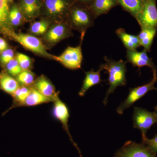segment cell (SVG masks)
Here are the masks:
<instances>
[{
  "label": "cell",
  "instance_id": "6da1fadb",
  "mask_svg": "<svg viewBox=\"0 0 157 157\" xmlns=\"http://www.w3.org/2000/svg\"><path fill=\"white\" fill-rule=\"evenodd\" d=\"M105 63L100 66L102 70L107 71L108 74V81L109 86L106 93V97L103 101L104 105L107 103V99L110 94L114 92L118 86L126 85V74L127 73V62L121 59L118 61L104 58Z\"/></svg>",
  "mask_w": 157,
  "mask_h": 157
},
{
  "label": "cell",
  "instance_id": "7a4b0ae2",
  "mask_svg": "<svg viewBox=\"0 0 157 157\" xmlns=\"http://www.w3.org/2000/svg\"><path fill=\"white\" fill-rule=\"evenodd\" d=\"M153 78L148 83L137 87L130 88L128 95L126 99L117 107V112L122 115L126 109L132 106L135 102L140 100L148 92L152 90H157L155 85L157 82V69L153 70Z\"/></svg>",
  "mask_w": 157,
  "mask_h": 157
},
{
  "label": "cell",
  "instance_id": "3957f363",
  "mask_svg": "<svg viewBox=\"0 0 157 157\" xmlns=\"http://www.w3.org/2000/svg\"><path fill=\"white\" fill-rule=\"evenodd\" d=\"M8 34L26 49L45 57L54 59L55 56L48 53L42 41L35 36L11 31Z\"/></svg>",
  "mask_w": 157,
  "mask_h": 157
},
{
  "label": "cell",
  "instance_id": "277c9868",
  "mask_svg": "<svg viewBox=\"0 0 157 157\" xmlns=\"http://www.w3.org/2000/svg\"><path fill=\"white\" fill-rule=\"evenodd\" d=\"M141 29H157L156 0H144L142 9L135 17Z\"/></svg>",
  "mask_w": 157,
  "mask_h": 157
},
{
  "label": "cell",
  "instance_id": "5b68a950",
  "mask_svg": "<svg viewBox=\"0 0 157 157\" xmlns=\"http://www.w3.org/2000/svg\"><path fill=\"white\" fill-rule=\"evenodd\" d=\"M134 128L140 130L141 135H146L147 131L157 123V115L155 112L137 107H134L133 114Z\"/></svg>",
  "mask_w": 157,
  "mask_h": 157
},
{
  "label": "cell",
  "instance_id": "8992f818",
  "mask_svg": "<svg viewBox=\"0 0 157 157\" xmlns=\"http://www.w3.org/2000/svg\"><path fill=\"white\" fill-rule=\"evenodd\" d=\"M81 42L80 45L76 47L69 46L61 55L59 56H54V59L70 70L80 69L83 59Z\"/></svg>",
  "mask_w": 157,
  "mask_h": 157
},
{
  "label": "cell",
  "instance_id": "52a82bcc",
  "mask_svg": "<svg viewBox=\"0 0 157 157\" xmlns=\"http://www.w3.org/2000/svg\"><path fill=\"white\" fill-rule=\"evenodd\" d=\"M115 157H157V153L142 143L129 140L116 152Z\"/></svg>",
  "mask_w": 157,
  "mask_h": 157
},
{
  "label": "cell",
  "instance_id": "ba28073f",
  "mask_svg": "<svg viewBox=\"0 0 157 157\" xmlns=\"http://www.w3.org/2000/svg\"><path fill=\"white\" fill-rule=\"evenodd\" d=\"M52 113L54 117L61 123L64 130L67 132L71 142L78 150L80 157H82L80 150L77 147V144L73 141L72 136L70 135L69 131L68 122L69 118L70 117V114L69 108L67 105L60 99L59 97L54 101Z\"/></svg>",
  "mask_w": 157,
  "mask_h": 157
},
{
  "label": "cell",
  "instance_id": "9c48e42d",
  "mask_svg": "<svg viewBox=\"0 0 157 157\" xmlns=\"http://www.w3.org/2000/svg\"><path fill=\"white\" fill-rule=\"evenodd\" d=\"M94 14H90L85 9L80 8H74L70 14L71 25L76 29L85 33L88 28L94 25Z\"/></svg>",
  "mask_w": 157,
  "mask_h": 157
},
{
  "label": "cell",
  "instance_id": "30bf717a",
  "mask_svg": "<svg viewBox=\"0 0 157 157\" xmlns=\"http://www.w3.org/2000/svg\"><path fill=\"white\" fill-rule=\"evenodd\" d=\"M126 58L128 61L134 67H137L140 71L142 67H147L152 71L156 69V67L147 54V52L144 50L141 52L137 50H127Z\"/></svg>",
  "mask_w": 157,
  "mask_h": 157
},
{
  "label": "cell",
  "instance_id": "8fae6325",
  "mask_svg": "<svg viewBox=\"0 0 157 157\" xmlns=\"http://www.w3.org/2000/svg\"><path fill=\"white\" fill-rule=\"evenodd\" d=\"M72 35L70 26L65 23L54 25L45 34V40L50 44H55Z\"/></svg>",
  "mask_w": 157,
  "mask_h": 157
},
{
  "label": "cell",
  "instance_id": "7c38bea8",
  "mask_svg": "<svg viewBox=\"0 0 157 157\" xmlns=\"http://www.w3.org/2000/svg\"><path fill=\"white\" fill-rule=\"evenodd\" d=\"M40 94L54 101L59 97V92H57L55 87L48 78L42 75L36 78L33 86Z\"/></svg>",
  "mask_w": 157,
  "mask_h": 157
},
{
  "label": "cell",
  "instance_id": "4fadbf2b",
  "mask_svg": "<svg viewBox=\"0 0 157 157\" xmlns=\"http://www.w3.org/2000/svg\"><path fill=\"white\" fill-rule=\"evenodd\" d=\"M45 7L48 15L58 17L67 10L69 3L67 0H45Z\"/></svg>",
  "mask_w": 157,
  "mask_h": 157
},
{
  "label": "cell",
  "instance_id": "5bb4252c",
  "mask_svg": "<svg viewBox=\"0 0 157 157\" xmlns=\"http://www.w3.org/2000/svg\"><path fill=\"white\" fill-rule=\"evenodd\" d=\"M102 70V69L99 68L98 71H94V70H91L86 73L85 77L81 89L78 92V95L83 97L90 88L96 85L100 84L103 81L101 79V72Z\"/></svg>",
  "mask_w": 157,
  "mask_h": 157
},
{
  "label": "cell",
  "instance_id": "9a60e30c",
  "mask_svg": "<svg viewBox=\"0 0 157 157\" xmlns=\"http://www.w3.org/2000/svg\"><path fill=\"white\" fill-rule=\"evenodd\" d=\"M20 86L16 78L6 71L0 73V89L3 91L12 96Z\"/></svg>",
  "mask_w": 157,
  "mask_h": 157
},
{
  "label": "cell",
  "instance_id": "2e32d148",
  "mask_svg": "<svg viewBox=\"0 0 157 157\" xmlns=\"http://www.w3.org/2000/svg\"><path fill=\"white\" fill-rule=\"evenodd\" d=\"M119 5L117 0H93L90 10L95 17L107 13Z\"/></svg>",
  "mask_w": 157,
  "mask_h": 157
},
{
  "label": "cell",
  "instance_id": "e0dca14e",
  "mask_svg": "<svg viewBox=\"0 0 157 157\" xmlns=\"http://www.w3.org/2000/svg\"><path fill=\"white\" fill-rule=\"evenodd\" d=\"M20 2L21 10L27 18L32 19L38 16L41 9L40 0H20Z\"/></svg>",
  "mask_w": 157,
  "mask_h": 157
},
{
  "label": "cell",
  "instance_id": "ac0fdd59",
  "mask_svg": "<svg viewBox=\"0 0 157 157\" xmlns=\"http://www.w3.org/2000/svg\"><path fill=\"white\" fill-rule=\"evenodd\" d=\"M115 33L127 50H137L140 46L138 36L128 33L122 28L117 29Z\"/></svg>",
  "mask_w": 157,
  "mask_h": 157
},
{
  "label": "cell",
  "instance_id": "d6986e66",
  "mask_svg": "<svg viewBox=\"0 0 157 157\" xmlns=\"http://www.w3.org/2000/svg\"><path fill=\"white\" fill-rule=\"evenodd\" d=\"M52 102H53L52 100L46 98L32 87L29 94L22 104H20L19 107H33Z\"/></svg>",
  "mask_w": 157,
  "mask_h": 157
},
{
  "label": "cell",
  "instance_id": "ffe728a7",
  "mask_svg": "<svg viewBox=\"0 0 157 157\" xmlns=\"http://www.w3.org/2000/svg\"><path fill=\"white\" fill-rule=\"evenodd\" d=\"M157 31V29H141L140 33L137 35L140 46L147 52L151 51L152 44Z\"/></svg>",
  "mask_w": 157,
  "mask_h": 157
},
{
  "label": "cell",
  "instance_id": "44dd1931",
  "mask_svg": "<svg viewBox=\"0 0 157 157\" xmlns=\"http://www.w3.org/2000/svg\"><path fill=\"white\" fill-rule=\"evenodd\" d=\"M31 90L32 87L24 86H20L11 96L13 98V104L11 107L3 113V115H5L11 109L19 107L20 104H22L29 95Z\"/></svg>",
  "mask_w": 157,
  "mask_h": 157
},
{
  "label": "cell",
  "instance_id": "7402d4cb",
  "mask_svg": "<svg viewBox=\"0 0 157 157\" xmlns=\"http://www.w3.org/2000/svg\"><path fill=\"white\" fill-rule=\"evenodd\" d=\"M144 0H117L124 10L128 11L134 17H136L143 6Z\"/></svg>",
  "mask_w": 157,
  "mask_h": 157
},
{
  "label": "cell",
  "instance_id": "603a6c76",
  "mask_svg": "<svg viewBox=\"0 0 157 157\" xmlns=\"http://www.w3.org/2000/svg\"><path fill=\"white\" fill-rule=\"evenodd\" d=\"M20 85L32 87L36 80V75L31 70H23L16 76Z\"/></svg>",
  "mask_w": 157,
  "mask_h": 157
},
{
  "label": "cell",
  "instance_id": "cb8c5ba5",
  "mask_svg": "<svg viewBox=\"0 0 157 157\" xmlns=\"http://www.w3.org/2000/svg\"><path fill=\"white\" fill-rule=\"evenodd\" d=\"M22 12L17 6L14 5L9 10V21L12 25L18 26L22 21Z\"/></svg>",
  "mask_w": 157,
  "mask_h": 157
},
{
  "label": "cell",
  "instance_id": "d4e9b609",
  "mask_svg": "<svg viewBox=\"0 0 157 157\" xmlns=\"http://www.w3.org/2000/svg\"><path fill=\"white\" fill-rule=\"evenodd\" d=\"M48 26L49 22L45 20L36 21L32 24L30 28V32L34 35H42L47 32Z\"/></svg>",
  "mask_w": 157,
  "mask_h": 157
},
{
  "label": "cell",
  "instance_id": "484cf974",
  "mask_svg": "<svg viewBox=\"0 0 157 157\" xmlns=\"http://www.w3.org/2000/svg\"><path fill=\"white\" fill-rule=\"evenodd\" d=\"M8 3L7 0H0V28L5 26L9 21Z\"/></svg>",
  "mask_w": 157,
  "mask_h": 157
},
{
  "label": "cell",
  "instance_id": "4316f807",
  "mask_svg": "<svg viewBox=\"0 0 157 157\" xmlns=\"http://www.w3.org/2000/svg\"><path fill=\"white\" fill-rule=\"evenodd\" d=\"M16 59L22 70H30L33 66V62L29 57L24 54L18 53L16 56Z\"/></svg>",
  "mask_w": 157,
  "mask_h": 157
},
{
  "label": "cell",
  "instance_id": "83f0119b",
  "mask_svg": "<svg viewBox=\"0 0 157 157\" xmlns=\"http://www.w3.org/2000/svg\"><path fill=\"white\" fill-rule=\"evenodd\" d=\"M6 71L10 75L16 77L23 70L16 59H13L6 65Z\"/></svg>",
  "mask_w": 157,
  "mask_h": 157
},
{
  "label": "cell",
  "instance_id": "f1b7e54d",
  "mask_svg": "<svg viewBox=\"0 0 157 157\" xmlns=\"http://www.w3.org/2000/svg\"><path fill=\"white\" fill-rule=\"evenodd\" d=\"M141 143L148 147L153 151L157 153V134L151 139H149L146 135H142Z\"/></svg>",
  "mask_w": 157,
  "mask_h": 157
},
{
  "label": "cell",
  "instance_id": "f546056e",
  "mask_svg": "<svg viewBox=\"0 0 157 157\" xmlns=\"http://www.w3.org/2000/svg\"><path fill=\"white\" fill-rule=\"evenodd\" d=\"M14 56V52L11 48H7L1 52L0 54V62L3 65H6L11 61Z\"/></svg>",
  "mask_w": 157,
  "mask_h": 157
},
{
  "label": "cell",
  "instance_id": "4dcf8cb0",
  "mask_svg": "<svg viewBox=\"0 0 157 157\" xmlns=\"http://www.w3.org/2000/svg\"><path fill=\"white\" fill-rule=\"evenodd\" d=\"M8 48V44L6 40L0 37V53Z\"/></svg>",
  "mask_w": 157,
  "mask_h": 157
},
{
  "label": "cell",
  "instance_id": "1f68e13d",
  "mask_svg": "<svg viewBox=\"0 0 157 157\" xmlns=\"http://www.w3.org/2000/svg\"><path fill=\"white\" fill-rule=\"evenodd\" d=\"M154 109V112L155 113H156V114L157 115V106H156L155 107Z\"/></svg>",
  "mask_w": 157,
  "mask_h": 157
},
{
  "label": "cell",
  "instance_id": "d6a6232c",
  "mask_svg": "<svg viewBox=\"0 0 157 157\" xmlns=\"http://www.w3.org/2000/svg\"><path fill=\"white\" fill-rule=\"evenodd\" d=\"M79 1H81V2H90V1H93V0H79Z\"/></svg>",
  "mask_w": 157,
  "mask_h": 157
},
{
  "label": "cell",
  "instance_id": "836d02e7",
  "mask_svg": "<svg viewBox=\"0 0 157 157\" xmlns=\"http://www.w3.org/2000/svg\"><path fill=\"white\" fill-rule=\"evenodd\" d=\"M14 0H7V1H8V2H13V1H14Z\"/></svg>",
  "mask_w": 157,
  "mask_h": 157
}]
</instances>
